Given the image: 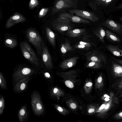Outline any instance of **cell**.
I'll list each match as a JSON object with an SVG mask.
<instances>
[{"mask_svg":"<svg viewBox=\"0 0 122 122\" xmlns=\"http://www.w3.org/2000/svg\"><path fill=\"white\" fill-rule=\"evenodd\" d=\"M97 82L98 87H101L103 86V82L102 75H101L97 79Z\"/></svg>","mask_w":122,"mask_h":122,"instance_id":"obj_31","label":"cell"},{"mask_svg":"<svg viewBox=\"0 0 122 122\" xmlns=\"http://www.w3.org/2000/svg\"><path fill=\"white\" fill-rule=\"evenodd\" d=\"M78 59L77 56L73 57L64 60L60 66L63 68H71L75 65Z\"/></svg>","mask_w":122,"mask_h":122,"instance_id":"obj_18","label":"cell"},{"mask_svg":"<svg viewBox=\"0 0 122 122\" xmlns=\"http://www.w3.org/2000/svg\"></svg>","mask_w":122,"mask_h":122,"instance_id":"obj_48","label":"cell"},{"mask_svg":"<svg viewBox=\"0 0 122 122\" xmlns=\"http://www.w3.org/2000/svg\"><path fill=\"white\" fill-rule=\"evenodd\" d=\"M70 107L71 108L75 109L76 108V105L75 103H72L70 104Z\"/></svg>","mask_w":122,"mask_h":122,"instance_id":"obj_38","label":"cell"},{"mask_svg":"<svg viewBox=\"0 0 122 122\" xmlns=\"http://www.w3.org/2000/svg\"><path fill=\"white\" fill-rule=\"evenodd\" d=\"M119 97H122V96H119Z\"/></svg>","mask_w":122,"mask_h":122,"instance_id":"obj_47","label":"cell"},{"mask_svg":"<svg viewBox=\"0 0 122 122\" xmlns=\"http://www.w3.org/2000/svg\"><path fill=\"white\" fill-rule=\"evenodd\" d=\"M45 9H42L40 11L39 14L40 15H43Z\"/></svg>","mask_w":122,"mask_h":122,"instance_id":"obj_43","label":"cell"},{"mask_svg":"<svg viewBox=\"0 0 122 122\" xmlns=\"http://www.w3.org/2000/svg\"><path fill=\"white\" fill-rule=\"evenodd\" d=\"M32 77L30 76L24 78L16 83L13 87L15 93H20L25 91L27 88L28 83Z\"/></svg>","mask_w":122,"mask_h":122,"instance_id":"obj_10","label":"cell"},{"mask_svg":"<svg viewBox=\"0 0 122 122\" xmlns=\"http://www.w3.org/2000/svg\"><path fill=\"white\" fill-rule=\"evenodd\" d=\"M43 76L44 78L46 79H49L51 77V75L49 73L45 71H43L42 73Z\"/></svg>","mask_w":122,"mask_h":122,"instance_id":"obj_35","label":"cell"},{"mask_svg":"<svg viewBox=\"0 0 122 122\" xmlns=\"http://www.w3.org/2000/svg\"><path fill=\"white\" fill-rule=\"evenodd\" d=\"M85 56L87 60L89 61H94L101 63H106V57L102 53L97 51H90Z\"/></svg>","mask_w":122,"mask_h":122,"instance_id":"obj_7","label":"cell"},{"mask_svg":"<svg viewBox=\"0 0 122 122\" xmlns=\"http://www.w3.org/2000/svg\"><path fill=\"white\" fill-rule=\"evenodd\" d=\"M27 104H25L22 106L19 110L18 117L20 122H25L28 120L29 112L27 109Z\"/></svg>","mask_w":122,"mask_h":122,"instance_id":"obj_15","label":"cell"},{"mask_svg":"<svg viewBox=\"0 0 122 122\" xmlns=\"http://www.w3.org/2000/svg\"><path fill=\"white\" fill-rule=\"evenodd\" d=\"M4 43L5 46L10 48H13L17 45V40L15 39L12 37H7L5 40Z\"/></svg>","mask_w":122,"mask_h":122,"instance_id":"obj_23","label":"cell"},{"mask_svg":"<svg viewBox=\"0 0 122 122\" xmlns=\"http://www.w3.org/2000/svg\"><path fill=\"white\" fill-rule=\"evenodd\" d=\"M5 107V100L2 95L0 97V115H2Z\"/></svg>","mask_w":122,"mask_h":122,"instance_id":"obj_30","label":"cell"},{"mask_svg":"<svg viewBox=\"0 0 122 122\" xmlns=\"http://www.w3.org/2000/svg\"><path fill=\"white\" fill-rule=\"evenodd\" d=\"M31 102L32 110L36 116H39L44 114L45 107L40 94L36 91L31 94Z\"/></svg>","mask_w":122,"mask_h":122,"instance_id":"obj_3","label":"cell"},{"mask_svg":"<svg viewBox=\"0 0 122 122\" xmlns=\"http://www.w3.org/2000/svg\"><path fill=\"white\" fill-rule=\"evenodd\" d=\"M119 20L122 22V17L119 18Z\"/></svg>","mask_w":122,"mask_h":122,"instance_id":"obj_45","label":"cell"},{"mask_svg":"<svg viewBox=\"0 0 122 122\" xmlns=\"http://www.w3.org/2000/svg\"><path fill=\"white\" fill-rule=\"evenodd\" d=\"M0 85L1 88L2 89H7L5 79L1 72L0 73Z\"/></svg>","mask_w":122,"mask_h":122,"instance_id":"obj_27","label":"cell"},{"mask_svg":"<svg viewBox=\"0 0 122 122\" xmlns=\"http://www.w3.org/2000/svg\"><path fill=\"white\" fill-rule=\"evenodd\" d=\"M112 70L114 76L116 77H122V66L112 61Z\"/></svg>","mask_w":122,"mask_h":122,"instance_id":"obj_16","label":"cell"},{"mask_svg":"<svg viewBox=\"0 0 122 122\" xmlns=\"http://www.w3.org/2000/svg\"><path fill=\"white\" fill-rule=\"evenodd\" d=\"M86 32V30L84 29H76L67 31L66 34L69 37H76L83 35Z\"/></svg>","mask_w":122,"mask_h":122,"instance_id":"obj_17","label":"cell"},{"mask_svg":"<svg viewBox=\"0 0 122 122\" xmlns=\"http://www.w3.org/2000/svg\"><path fill=\"white\" fill-rule=\"evenodd\" d=\"M24 20V19L19 15L14 16L8 21L5 25V28H10L16 23L23 21Z\"/></svg>","mask_w":122,"mask_h":122,"instance_id":"obj_19","label":"cell"},{"mask_svg":"<svg viewBox=\"0 0 122 122\" xmlns=\"http://www.w3.org/2000/svg\"><path fill=\"white\" fill-rule=\"evenodd\" d=\"M92 47V45H86L77 44L74 46V48L76 49H81L88 50Z\"/></svg>","mask_w":122,"mask_h":122,"instance_id":"obj_28","label":"cell"},{"mask_svg":"<svg viewBox=\"0 0 122 122\" xmlns=\"http://www.w3.org/2000/svg\"><path fill=\"white\" fill-rule=\"evenodd\" d=\"M107 38L110 41L114 42H119L121 41L120 39L116 35L108 30H105Z\"/></svg>","mask_w":122,"mask_h":122,"instance_id":"obj_24","label":"cell"},{"mask_svg":"<svg viewBox=\"0 0 122 122\" xmlns=\"http://www.w3.org/2000/svg\"><path fill=\"white\" fill-rule=\"evenodd\" d=\"M26 36L29 42L35 47L38 53L41 54L45 46L39 34L35 30L30 29L27 30Z\"/></svg>","mask_w":122,"mask_h":122,"instance_id":"obj_1","label":"cell"},{"mask_svg":"<svg viewBox=\"0 0 122 122\" xmlns=\"http://www.w3.org/2000/svg\"><path fill=\"white\" fill-rule=\"evenodd\" d=\"M96 4L103 7L107 13H111L115 9V5L118 0H94Z\"/></svg>","mask_w":122,"mask_h":122,"instance_id":"obj_11","label":"cell"},{"mask_svg":"<svg viewBox=\"0 0 122 122\" xmlns=\"http://www.w3.org/2000/svg\"><path fill=\"white\" fill-rule=\"evenodd\" d=\"M92 83L91 82H89L87 83L86 86H87L89 87L92 86Z\"/></svg>","mask_w":122,"mask_h":122,"instance_id":"obj_42","label":"cell"},{"mask_svg":"<svg viewBox=\"0 0 122 122\" xmlns=\"http://www.w3.org/2000/svg\"><path fill=\"white\" fill-rule=\"evenodd\" d=\"M109 97L108 101H105L100 108L101 112L99 115L102 118H104L107 116L108 111L115 104L119 103L118 99L112 91L110 92Z\"/></svg>","mask_w":122,"mask_h":122,"instance_id":"obj_5","label":"cell"},{"mask_svg":"<svg viewBox=\"0 0 122 122\" xmlns=\"http://www.w3.org/2000/svg\"><path fill=\"white\" fill-rule=\"evenodd\" d=\"M58 110L61 112H62L63 111V108L60 107L58 106L57 107Z\"/></svg>","mask_w":122,"mask_h":122,"instance_id":"obj_41","label":"cell"},{"mask_svg":"<svg viewBox=\"0 0 122 122\" xmlns=\"http://www.w3.org/2000/svg\"><path fill=\"white\" fill-rule=\"evenodd\" d=\"M106 48L108 51L114 56L122 57V50L118 46L110 45H107Z\"/></svg>","mask_w":122,"mask_h":122,"instance_id":"obj_21","label":"cell"},{"mask_svg":"<svg viewBox=\"0 0 122 122\" xmlns=\"http://www.w3.org/2000/svg\"><path fill=\"white\" fill-rule=\"evenodd\" d=\"M58 90L57 88H55L53 89V92L54 93L56 94L58 92Z\"/></svg>","mask_w":122,"mask_h":122,"instance_id":"obj_40","label":"cell"},{"mask_svg":"<svg viewBox=\"0 0 122 122\" xmlns=\"http://www.w3.org/2000/svg\"><path fill=\"white\" fill-rule=\"evenodd\" d=\"M94 34L98 37L100 41L102 42H105L104 38L106 36L105 30L103 28L100 27L93 31Z\"/></svg>","mask_w":122,"mask_h":122,"instance_id":"obj_22","label":"cell"},{"mask_svg":"<svg viewBox=\"0 0 122 122\" xmlns=\"http://www.w3.org/2000/svg\"><path fill=\"white\" fill-rule=\"evenodd\" d=\"M69 11L71 14H74L75 15L89 20L93 22H96L99 20L97 15L94 12L76 9L70 10Z\"/></svg>","mask_w":122,"mask_h":122,"instance_id":"obj_6","label":"cell"},{"mask_svg":"<svg viewBox=\"0 0 122 122\" xmlns=\"http://www.w3.org/2000/svg\"><path fill=\"white\" fill-rule=\"evenodd\" d=\"M53 25L54 29L60 32L68 31L73 28L70 21H56Z\"/></svg>","mask_w":122,"mask_h":122,"instance_id":"obj_12","label":"cell"},{"mask_svg":"<svg viewBox=\"0 0 122 122\" xmlns=\"http://www.w3.org/2000/svg\"><path fill=\"white\" fill-rule=\"evenodd\" d=\"M114 118L116 120L122 119V111L116 114L114 116Z\"/></svg>","mask_w":122,"mask_h":122,"instance_id":"obj_33","label":"cell"},{"mask_svg":"<svg viewBox=\"0 0 122 122\" xmlns=\"http://www.w3.org/2000/svg\"><path fill=\"white\" fill-rule=\"evenodd\" d=\"M114 61L118 63L119 64L122 65V60L118 59H115L114 60Z\"/></svg>","mask_w":122,"mask_h":122,"instance_id":"obj_37","label":"cell"},{"mask_svg":"<svg viewBox=\"0 0 122 122\" xmlns=\"http://www.w3.org/2000/svg\"><path fill=\"white\" fill-rule=\"evenodd\" d=\"M102 66V63L100 62L92 61L88 63L87 67L97 68H101Z\"/></svg>","mask_w":122,"mask_h":122,"instance_id":"obj_26","label":"cell"},{"mask_svg":"<svg viewBox=\"0 0 122 122\" xmlns=\"http://www.w3.org/2000/svg\"><path fill=\"white\" fill-rule=\"evenodd\" d=\"M74 5L73 0H58L55 5L53 12L55 13L65 9L71 8Z\"/></svg>","mask_w":122,"mask_h":122,"instance_id":"obj_9","label":"cell"},{"mask_svg":"<svg viewBox=\"0 0 122 122\" xmlns=\"http://www.w3.org/2000/svg\"><path fill=\"white\" fill-rule=\"evenodd\" d=\"M30 2H31V3L32 4H34L35 3V2L34 0H31L30 1Z\"/></svg>","mask_w":122,"mask_h":122,"instance_id":"obj_44","label":"cell"},{"mask_svg":"<svg viewBox=\"0 0 122 122\" xmlns=\"http://www.w3.org/2000/svg\"><path fill=\"white\" fill-rule=\"evenodd\" d=\"M20 48L24 57L31 63L37 66H40L39 59L29 45L26 42L20 44Z\"/></svg>","mask_w":122,"mask_h":122,"instance_id":"obj_2","label":"cell"},{"mask_svg":"<svg viewBox=\"0 0 122 122\" xmlns=\"http://www.w3.org/2000/svg\"><path fill=\"white\" fill-rule=\"evenodd\" d=\"M66 85L70 88H72L74 87V85L72 82L70 80H66L65 82Z\"/></svg>","mask_w":122,"mask_h":122,"instance_id":"obj_34","label":"cell"},{"mask_svg":"<svg viewBox=\"0 0 122 122\" xmlns=\"http://www.w3.org/2000/svg\"><path fill=\"white\" fill-rule=\"evenodd\" d=\"M122 91L121 93V94H120V96H122Z\"/></svg>","mask_w":122,"mask_h":122,"instance_id":"obj_46","label":"cell"},{"mask_svg":"<svg viewBox=\"0 0 122 122\" xmlns=\"http://www.w3.org/2000/svg\"><path fill=\"white\" fill-rule=\"evenodd\" d=\"M102 24L113 31L121 34L122 32V25L110 19H107Z\"/></svg>","mask_w":122,"mask_h":122,"instance_id":"obj_13","label":"cell"},{"mask_svg":"<svg viewBox=\"0 0 122 122\" xmlns=\"http://www.w3.org/2000/svg\"><path fill=\"white\" fill-rule=\"evenodd\" d=\"M113 85L116 89L118 90L122 89V78L117 80L113 84Z\"/></svg>","mask_w":122,"mask_h":122,"instance_id":"obj_29","label":"cell"},{"mask_svg":"<svg viewBox=\"0 0 122 122\" xmlns=\"http://www.w3.org/2000/svg\"><path fill=\"white\" fill-rule=\"evenodd\" d=\"M46 36L50 43L53 47H55L56 43L55 34L48 27L46 28Z\"/></svg>","mask_w":122,"mask_h":122,"instance_id":"obj_20","label":"cell"},{"mask_svg":"<svg viewBox=\"0 0 122 122\" xmlns=\"http://www.w3.org/2000/svg\"><path fill=\"white\" fill-rule=\"evenodd\" d=\"M121 10H122V2L120 4H119L116 7L113 11Z\"/></svg>","mask_w":122,"mask_h":122,"instance_id":"obj_36","label":"cell"},{"mask_svg":"<svg viewBox=\"0 0 122 122\" xmlns=\"http://www.w3.org/2000/svg\"><path fill=\"white\" fill-rule=\"evenodd\" d=\"M37 71L35 69L28 66H20L18 67L12 75V79L16 83L21 79L36 74Z\"/></svg>","mask_w":122,"mask_h":122,"instance_id":"obj_4","label":"cell"},{"mask_svg":"<svg viewBox=\"0 0 122 122\" xmlns=\"http://www.w3.org/2000/svg\"><path fill=\"white\" fill-rule=\"evenodd\" d=\"M95 111V109L93 108L89 109L88 110V112L89 113H92Z\"/></svg>","mask_w":122,"mask_h":122,"instance_id":"obj_39","label":"cell"},{"mask_svg":"<svg viewBox=\"0 0 122 122\" xmlns=\"http://www.w3.org/2000/svg\"><path fill=\"white\" fill-rule=\"evenodd\" d=\"M60 50L62 53L65 54L69 51H72L73 48L68 41H66L64 43L61 44Z\"/></svg>","mask_w":122,"mask_h":122,"instance_id":"obj_25","label":"cell"},{"mask_svg":"<svg viewBox=\"0 0 122 122\" xmlns=\"http://www.w3.org/2000/svg\"><path fill=\"white\" fill-rule=\"evenodd\" d=\"M58 18L68 19L71 21L77 23L88 24L90 23V21L87 19L66 12H62L60 14Z\"/></svg>","mask_w":122,"mask_h":122,"instance_id":"obj_8","label":"cell"},{"mask_svg":"<svg viewBox=\"0 0 122 122\" xmlns=\"http://www.w3.org/2000/svg\"><path fill=\"white\" fill-rule=\"evenodd\" d=\"M77 44L81 45H92V43L88 41H86V39L85 38H84L83 40L80 41Z\"/></svg>","mask_w":122,"mask_h":122,"instance_id":"obj_32","label":"cell"},{"mask_svg":"<svg viewBox=\"0 0 122 122\" xmlns=\"http://www.w3.org/2000/svg\"><path fill=\"white\" fill-rule=\"evenodd\" d=\"M41 55L42 60L46 67L48 69L51 68L52 67V63L51 57L46 46H44Z\"/></svg>","mask_w":122,"mask_h":122,"instance_id":"obj_14","label":"cell"}]
</instances>
